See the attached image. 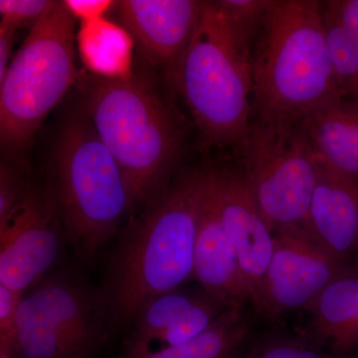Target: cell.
Returning a JSON list of instances; mask_svg holds the SVG:
<instances>
[{"instance_id":"1","label":"cell","mask_w":358,"mask_h":358,"mask_svg":"<svg viewBox=\"0 0 358 358\" xmlns=\"http://www.w3.org/2000/svg\"><path fill=\"white\" fill-rule=\"evenodd\" d=\"M209 169L181 174L122 232L102 292L113 327L131 326L150 299L193 277L195 242Z\"/></svg>"},{"instance_id":"2","label":"cell","mask_w":358,"mask_h":358,"mask_svg":"<svg viewBox=\"0 0 358 358\" xmlns=\"http://www.w3.org/2000/svg\"><path fill=\"white\" fill-rule=\"evenodd\" d=\"M257 119L300 124L338 98L322 2L272 0L253 53Z\"/></svg>"},{"instance_id":"3","label":"cell","mask_w":358,"mask_h":358,"mask_svg":"<svg viewBox=\"0 0 358 358\" xmlns=\"http://www.w3.org/2000/svg\"><path fill=\"white\" fill-rule=\"evenodd\" d=\"M81 108L117 160L131 203H145L167 185L180 157L185 124L147 84L79 74Z\"/></svg>"},{"instance_id":"4","label":"cell","mask_w":358,"mask_h":358,"mask_svg":"<svg viewBox=\"0 0 358 358\" xmlns=\"http://www.w3.org/2000/svg\"><path fill=\"white\" fill-rule=\"evenodd\" d=\"M252 44L218 1H201L171 86L185 100L204 148L238 155L246 140L253 110Z\"/></svg>"},{"instance_id":"5","label":"cell","mask_w":358,"mask_h":358,"mask_svg":"<svg viewBox=\"0 0 358 358\" xmlns=\"http://www.w3.org/2000/svg\"><path fill=\"white\" fill-rule=\"evenodd\" d=\"M47 189L66 239L85 260L94 258L117 234L133 207L121 167L81 107L61 126Z\"/></svg>"},{"instance_id":"6","label":"cell","mask_w":358,"mask_h":358,"mask_svg":"<svg viewBox=\"0 0 358 358\" xmlns=\"http://www.w3.org/2000/svg\"><path fill=\"white\" fill-rule=\"evenodd\" d=\"M76 20L53 1L30 28L0 82V140L10 155L29 145L42 122L61 102L79 73L75 66Z\"/></svg>"},{"instance_id":"7","label":"cell","mask_w":358,"mask_h":358,"mask_svg":"<svg viewBox=\"0 0 358 358\" xmlns=\"http://www.w3.org/2000/svg\"><path fill=\"white\" fill-rule=\"evenodd\" d=\"M112 327L101 289L56 268L23 296L13 357L90 358Z\"/></svg>"},{"instance_id":"8","label":"cell","mask_w":358,"mask_h":358,"mask_svg":"<svg viewBox=\"0 0 358 358\" xmlns=\"http://www.w3.org/2000/svg\"><path fill=\"white\" fill-rule=\"evenodd\" d=\"M238 155L245 185L273 233L303 227L317 181V162L301 122L254 117Z\"/></svg>"},{"instance_id":"9","label":"cell","mask_w":358,"mask_h":358,"mask_svg":"<svg viewBox=\"0 0 358 358\" xmlns=\"http://www.w3.org/2000/svg\"><path fill=\"white\" fill-rule=\"evenodd\" d=\"M65 240L50 192L33 187L0 220V285L25 294L56 270Z\"/></svg>"},{"instance_id":"10","label":"cell","mask_w":358,"mask_h":358,"mask_svg":"<svg viewBox=\"0 0 358 358\" xmlns=\"http://www.w3.org/2000/svg\"><path fill=\"white\" fill-rule=\"evenodd\" d=\"M275 247L258 313L275 320L285 312L310 307L334 280L346 272L301 226L274 233Z\"/></svg>"},{"instance_id":"11","label":"cell","mask_w":358,"mask_h":358,"mask_svg":"<svg viewBox=\"0 0 358 358\" xmlns=\"http://www.w3.org/2000/svg\"><path fill=\"white\" fill-rule=\"evenodd\" d=\"M228 310L201 289H173L150 299L124 341V358H145L196 338Z\"/></svg>"},{"instance_id":"12","label":"cell","mask_w":358,"mask_h":358,"mask_svg":"<svg viewBox=\"0 0 358 358\" xmlns=\"http://www.w3.org/2000/svg\"><path fill=\"white\" fill-rule=\"evenodd\" d=\"M115 7L143 57L164 71L171 85L194 31L201 1L122 0Z\"/></svg>"},{"instance_id":"13","label":"cell","mask_w":358,"mask_h":358,"mask_svg":"<svg viewBox=\"0 0 358 358\" xmlns=\"http://www.w3.org/2000/svg\"><path fill=\"white\" fill-rule=\"evenodd\" d=\"M192 278L227 308L253 305V293L219 212L215 169H209L208 185L200 209Z\"/></svg>"},{"instance_id":"14","label":"cell","mask_w":358,"mask_h":358,"mask_svg":"<svg viewBox=\"0 0 358 358\" xmlns=\"http://www.w3.org/2000/svg\"><path fill=\"white\" fill-rule=\"evenodd\" d=\"M215 173L221 219L253 293L252 307L258 313L274 252V233L261 215L241 173L220 169H215Z\"/></svg>"},{"instance_id":"15","label":"cell","mask_w":358,"mask_h":358,"mask_svg":"<svg viewBox=\"0 0 358 358\" xmlns=\"http://www.w3.org/2000/svg\"><path fill=\"white\" fill-rule=\"evenodd\" d=\"M317 162V181L303 227L345 263L358 250V178Z\"/></svg>"},{"instance_id":"16","label":"cell","mask_w":358,"mask_h":358,"mask_svg":"<svg viewBox=\"0 0 358 358\" xmlns=\"http://www.w3.org/2000/svg\"><path fill=\"white\" fill-rule=\"evenodd\" d=\"M315 159L358 178V103L338 98L301 122Z\"/></svg>"},{"instance_id":"17","label":"cell","mask_w":358,"mask_h":358,"mask_svg":"<svg viewBox=\"0 0 358 358\" xmlns=\"http://www.w3.org/2000/svg\"><path fill=\"white\" fill-rule=\"evenodd\" d=\"M313 343L343 357L358 346V273L346 271L307 308Z\"/></svg>"},{"instance_id":"18","label":"cell","mask_w":358,"mask_h":358,"mask_svg":"<svg viewBox=\"0 0 358 358\" xmlns=\"http://www.w3.org/2000/svg\"><path fill=\"white\" fill-rule=\"evenodd\" d=\"M134 40L122 25L107 18L81 22L76 33L80 58L90 74L110 80L134 77Z\"/></svg>"},{"instance_id":"19","label":"cell","mask_w":358,"mask_h":358,"mask_svg":"<svg viewBox=\"0 0 358 358\" xmlns=\"http://www.w3.org/2000/svg\"><path fill=\"white\" fill-rule=\"evenodd\" d=\"M252 339L248 313L244 308H228L196 338L145 358H240Z\"/></svg>"},{"instance_id":"20","label":"cell","mask_w":358,"mask_h":358,"mask_svg":"<svg viewBox=\"0 0 358 358\" xmlns=\"http://www.w3.org/2000/svg\"><path fill=\"white\" fill-rule=\"evenodd\" d=\"M334 79L343 98L358 103V42L322 2Z\"/></svg>"},{"instance_id":"21","label":"cell","mask_w":358,"mask_h":358,"mask_svg":"<svg viewBox=\"0 0 358 358\" xmlns=\"http://www.w3.org/2000/svg\"><path fill=\"white\" fill-rule=\"evenodd\" d=\"M240 358H333L313 341L281 334L252 339Z\"/></svg>"},{"instance_id":"22","label":"cell","mask_w":358,"mask_h":358,"mask_svg":"<svg viewBox=\"0 0 358 358\" xmlns=\"http://www.w3.org/2000/svg\"><path fill=\"white\" fill-rule=\"evenodd\" d=\"M233 22L255 43L272 0H219Z\"/></svg>"},{"instance_id":"23","label":"cell","mask_w":358,"mask_h":358,"mask_svg":"<svg viewBox=\"0 0 358 358\" xmlns=\"http://www.w3.org/2000/svg\"><path fill=\"white\" fill-rule=\"evenodd\" d=\"M24 171L10 162H2L0 167V220L6 217L14 207L31 192Z\"/></svg>"},{"instance_id":"24","label":"cell","mask_w":358,"mask_h":358,"mask_svg":"<svg viewBox=\"0 0 358 358\" xmlns=\"http://www.w3.org/2000/svg\"><path fill=\"white\" fill-rule=\"evenodd\" d=\"M24 294L0 285V355L13 357L17 336V315Z\"/></svg>"},{"instance_id":"25","label":"cell","mask_w":358,"mask_h":358,"mask_svg":"<svg viewBox=\"0 0 358 358\" xmlns=\"http://www.w3.org/2000/svg\"><path fill=\"white\" fill-rule=\"evenodd\" d=\"M53 1L49 0H1V22L15 29L35 24L48 10Z\"/></svg>"},{"instance_id":"26","label":"cell","mask_w":358,"mask_h":358,"mask_svg":"<svg viewBox=\"0 0 358 358\" xmlns=\"http://www.w3.org/2000/svg\"><path fill=\"white\" fill-rule=\"evenodd\" d=\"M71 15L80 22L105 17L117 1L110 0H66L63 1Z\"/></svg>"},{"instance_id":"27","label":"cell","mask_w":358,"mask_h":358,"mask_svg":"<svg viewBox=\"0 0 358 358\" xmlns=\"http://www.w3.org/2000/svg\"><path fill=\"white\" fill-rule=\"evenodd\" d=\"M324 4L358 42V0H333Z\"/></svg>"},{"instance_id":"28","label":"cell","mask_w":358,"mask_h":358,"mask_svg":"<svg viewBox=\"0 0 358 358\" xmlns=\"http://www.w3.org/2000/svg\"><path fill=\"white\" fill-rule=\"evenodd\" d=\"M16 30L13 26L0 22V82L6 77L10 66L11 51Z\"/></svg>"},{"instance_id":"29","label":"cell","mask_w":358,"mask_h":358,"mask_svg":"<svg viewBox=\"0 0 358 358\" xmlns=\"http://www.w3.org/2000/svg\"><path fill=\"white\" fill-rule=\"evenodd\" d=\"M0 358H20V357H11V355H0Z\"/></svg>"}]
</instances>
